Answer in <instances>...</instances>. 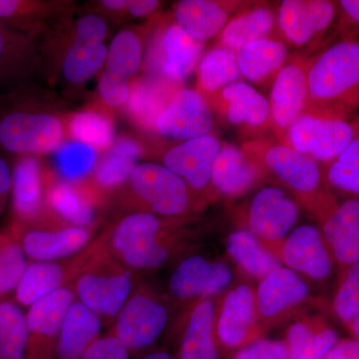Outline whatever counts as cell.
I'll list each match as a JSON object with an SVG mask.
<instances>
[{
	"mask_svg": "<svg viewBox=\"0 0 359 359\" xmlns=\"http://www.w3.org/2000/svg\"><path fill=\"white\" fill-rule=\"evenodd\" d=\"M77 255L65 261L28 262L13 299L29 309L56 290L69 287L76 269Z\"/></svg>",
	"mask_w": 359,
	"mask_h": 359,
	"instance_id": "27",
	"label": "cell"
},
{
	"mask_svg": "<svg viewBox=\"0 0 359 359\" xmlns=\"http://www.w3.org/2000/svg\"><path fill=\"white\" fill-rule=\"evenodd\" d=\"M318 228L334 257L337 275L359 262V201L344 199Z\"/></svg>",
	"mask_w": 359,
	"mask_h": 359,
	"instance_id": "24",
	"label": "cell"
},
{
	"mask_svg": "<svg viewBox=\"0 0 359 359\" xmlns=\"http://www.w3.org/2000/svg\"><path fill=\"white\" fill-rule=\"evenodd\" d=\"M214 113L205 97L197 90L177 89L155 124L161 136L178 141L212 135Z\"/></svg>",
	"mask_w": 359,
	"mask_h": 359,
	"instance_id": "18",
	"label": "cell"
},
{
	"mask_svg": "<svg viewBox=\"0 0 359 359\" xmlns=\"http://www.w3.org/2000/svg\"><path fill=\"white\" fill-rule=\"evenodd\" d=\"M278 30L276 11L268 4L249 2L219 33L218 45L238 52L257 40L273 36Z\"/></svg>",
	"mask_w": 359,
	"mask_h": 359,
	"instance_id": "29",
	"label": "cell"
},
{
	"mask_svg": "<svg viewBox=\"0 0 359 359\" xmlns=\"http://www.w3.org/2000/svg\"><path fill=\"white\" fill-rule=\"evenodd\" d=\"M205 43L194 39L175 21L156 33L148 52L150 77L175 87L189 77L203 57Z\"/></svg>",
	"mask_w": 359,
	"mask_h": 359,
	"instance_id": "11",
	"label": "cell"
},
{
	"mask_svg": "<svg viewBox=\"0 0 359 359\" xmlns=\"http://www.w3.org/2000/svg\"><path fill=\"white\" fill-rule=\"evenodd\" d=\"M71 136L95 150L110 148L114 143V125L109 117L96 111H83L72 116Z\"/></svg>",
	"mask_w": 359,
	"mask_h": 359,
	"instance_id": "44",
	"label": "cell"
},
{
	"mask_svg": "<svg viewBox=\"0 0 359 359\" xmlns=\"http://www.w3.org/2000/svg\"><path fill=\"white\" fill-rule=\"evenodd\" d=\"M131 87L128 80L104 70L99 80V93L104 102L110 107H119L128 101Z\"/></svg>",
	"mask_w": 359,
	"mask_h": 359,
	"instance_id": "47",
	"label": "cell"
},
{
	"mask_svg": "<svg viewBox=\"0 0 359 359\" xmlns=\"http://www.w3.org/2000/svg\"><path fill=\"white\" fill-rule=\"evenodd\" d=\"M107 33L105 20L95 14L85 15L77 23L74 40L90 43H103Z\"/></svg>",
	"mask_w": 359,
	"mask_h": 359,
	"instance_id": "49",
	"label": "cell"
},
{
	"mask_svg": "<svg viewBox=\"0 0 359 359\" xmlns=\"http://www.w3.org/2000/svg\"><path fill=\"white\" fill-rule=\"evenodd\" d=\"M355 135L334 161L323 167L325 182L337 198L359 201V116L354 119Z\"/></svg>",
	"mask_w": 359,
	"mask_h": 359,
	"instance_id": "38",
	"label": "cell"
},
{
	"mask_svg": "<svg viewBox=\"0 0 359 359\" xmlns=\"http://www.w3.org/2000/svg\"><path fill=\"white\" fill-rule=\"evenodd\" d=\"M268 332L257 313L255 285H231L218 297L215 308V335L219 353H235Z\"/></svg>",
	"mask_w": 359,
	"mask_h": 359,
	"instance_id": "6",
	"label": "cell"
},
{
	"mask_svg": "<svg viewBox=\"0 0 359 359\" xmlns=\"http://www.w3.org/2000/svg\"><path fill=\"white\" fill-rule=\"evenodd\" d=\"M158 6H159V1L156 0H133V1H129L127 9L135 18H143L155 11Z\"/></svg>",
	"mask_w": 359,
	"mask_h": 359,
	"instance_id": "53",
	"label": "cell"
},
{
	"mask_svg": "<svg viewBox=\"0 0 359 359\" xmlns=\"http://www.w3.org/2000/svg\"><path fill=\"white\" fill-rule=\"evenodd\" d=\"M126 346L114 335H101L87 349L81 359H131Z\"/></svg>",
	"mask_w": 359,
	"mask_h": 359,
	"instance_id": "48",
	"label": "cell"
},
{
	"mask_svg": "<svg viewBox=\"0 0 359 359\" xmlns=\"http://www.w3.org/2000/svg\"><path fill=\"white\" fill-rule=\"evenodd\" d=\"M190 219V218H189ZM189 219H164L146 212L127 215L100 238L111 256L132 273L152 271L193 245Z\"/></svg>",
	"mask_w": 359,
	"mask_h": 359,
	"instance_id": "1",
	"label": "cell"
},
{
	"mask_svg": "<svg viewBox=\"0 0 359 359\" xmlns=\"http://www.w3.org/2000/svg\"><path fill=\"white\" fill-rule=\"evenodd\" d=\"M255 297L257 313L266 330L287 320L311 299L306 280L283 266L257 282Z\"/></svg>",
	"mask_w": 359,
	"mask_h": 359,
	"instance_id": "15",
	"label": "cell"
},
{
	"mask_svg": "<svg viewBox=\"0 0 359 359\" xmlns=\"http://www.w3.org/2000/svg\"><path fill=\"white\" fill-rule=\"evenodd\" d=\"M62 123L55 116L13 106L0 114V147L20 156L55 152L62 144Z\"/></svg>",
	"mask_w": 359,
	"mask_h": 359,
	"instance_id": "9",
	"label": "cell"
},
{
	"mask_svg": "<svg viewBox=\"0 0 359 359\" xmlns=\"http://www.w3.org/2000/svg\"><path fill=\"white\" fill-rule=\"evenodd\" d=\"M143 154L139 142L129 137L114 141L107 154L97 164L94 175L100 188L112 190L129 181L137 167V160Z\"/></svg>",
	"mask_w": 359,
	"mask_h": 359,
	"instance_id": "35",
	"label": "cell"
},
{
	"mask_svg": "<svg viewBox=\"0 0 359 359\" xmlns=\"http://www.w3.org/2000/svg\"><path fill=\"white\" fill-rule=\"evenodd\" d=\"M197 91L209 98L219 90L240 80L237 52L217 45L205 52L197 66Z\"/></svg>",
	"mask_w": 359,
	"mask_h": 359,
	"instance_id": "36",
	"label": "cell"
},
{
	"mask_svg": "<svg viewBox=\"0 0 359 359\" xmlns=\"http://www.w3.org/2000/svg\"><path fill=\"white\" fill-rule=\"evenodd\" d=\"M97 166V150L78 141L61 144L54 153V167L61 181L78 184Z\"/></svg>",
	"mask_w": 359,
	"mask_h": 359,
	"instance_id": "41",
	"label": "cell"
},
{
	"mask_svg": "<svg viewBox=\"0 0 359 359\" xmlns=\"http://www.w3.org/2000/svg\"><path fill=\"white\" fill-rule=\"evenodd\" d=\"M221 147L222 142L214 134L181 142L165 153L163 165L185 181L198 195L205 193L207 197H214L212 168Z\"/></svg>",
	"mask_w": 359,
	"mask_h": 359,
	"instance_id": "21",
	"label": "cell"
},
{
	"mask_svg": "<svg viewBox=\"0 0 359 359\" xmlns=\"http://www.w3.org/2000/svg\"><path fill=\"white\" fill-rule=\"evenodd\" d=\"M128 183L140 212L160 218L189 219L203 205L199 195L163 164L137 165Z\"/></svg>",
	"mask_w": 359,
	"mask_h": 359,
	"instance_id": "5",
	"label": "cell"
},
{
	"mask_svg": "<svg viewBox=\"0 0 359 359\" xmlns=\"http://www.w3.org/2000/svg\"><path fill=\"white\" fill-rule=\"evenodd\" d=\"M337 8L334 25L339 37L359 32V0H340Z\"/></svg>",
	"mask_w": 359,
	"mask_h": 359,
	"instance_id": "50",
	"label": "cell"
},
{
	"mask_svg": "<svg viewBox=\"0 0 359 359\" xmlns=\"http://www.w3.org/2000/svg\"><path fill=\"white\" fill-rule=\"evenodd\" d=\"M311 58L294 54L271 84L269 96L271 130L282 141L290 127L309 107V67Z\"/></svg>",
	"mask_w": 359,
	"mask_h": 359,
	"instance_id": "13",
	"label": "cell"
},
{
	"mask_svg": "<svg viewBox=\"0 0 359 359\" xmlns=\"http://www.w3.org/2000/svg\"><path fill=\"white\" fill-rule=\"evenodd\" d=\"M45 205L68 226L90 228L95 223V205L76 184L60 180L45 186Z\"/></svg>",
	"mask_w": 359,
	"mask_h": 359,
	"instance_id": "34",
	"label": "cell"
},
{
	"mask_svg": "<svg viewBox=\"0 0 359 359\" xmlns=\"http://www.w3.org/2000/svg\"><path fill=\"white\" fill-rule=\"evenodd\" d=\"M128 0H104L102 6L112 11H122L128 7Z\"/></svg>",
	"mask_w": 359,
	"mask_h": 359,
	"instance_id": "54",
	"label": "cell"
},
{
	"mask_svg": "<svg viewBox=\"0 0 359 359\" xmlns=\"http://www.w3.org/2000/svg\"><path fill=\"white\" fill-rule=\"evenodd\" d=\"M337 11V1L283 0L276 11L278 32L297 48L316 43L334 25Z\"/></svg>",
	"mask_w": 359,
	"mask_h": 359,
	"instance_id": "16",
	"label": "cell"
},
{
	"mask_svg": "<svg viewBox=\"0 0 359 359\" xmlns=\"http://www.w3.org/2000/svg\"><path fill=\"white\" fill-rule=\"evenodd\" d=\"M323 359H359V339H339Z\"/></svg>",
	"mask_w": 359,
	"mask_h": 359,
	"instance_id": "51",
	"label": "cell"
},
{
	"mask_svg": "<svg viewBox=\"0 0 359 359\" xmlns=\"http://www.w3.org/2000/svg\"><path fill=\"white\" fill-rule=\"evenodd\" d=\"M26 313L13 299L0 302V359H25Z\"/></svg>",
	"mask_w": 359,
	"mask_h": 359,
	"instance_id": "39",
	"label": "cell"
},
{
	"mask_svg": "<svg viewBox=\"0 0 359 359\" xmlns=\"http://www.w3.org/2000/svg\"><path fill=\"white\" fill-rule=\"evenodd\" d=\"M233 280V269L226 262L190 255L184 257L172 271L168 290L174 301L190 304L219 297L231 287Z\"/></svg>",
	"mask_w": 359,
	"mask_h": 359,
	"instance_id": "14",
	"label": "cell"
},
{
	"mask_svg": "<svg viewBox=\"0 0 359 359\" xmlns=\"http://www.w3.org/2000/svg\"><path fill=\"white\" fill-rule=\"evenodd\" d=\"M332 311L346 328L359 316V262L337 275Z\"/></svg>",
	"mask_w": 359,
	"mask_h": 359,
	"instance_id": "45",
	"label": "cell"
},
{
	"mask_svg": "<svg viewBox=\"0 0 359 359\" xmlns=\"http://www.w3.org/2000/svg\"><path fill=\"white\" fill-rule=\"evenodd\" d=\"M168 302L147 285H136L114 320L110 334L129 353H143L164 334L170 320Z\"/></svg>",
	"mask_w": 359,
	"mask_h": 359,
	"instance_id": "7",
	"label": "cell"
},
{
	"mask_svg": "<svg viewBox=\"0 0 359 359\" xmlns=\"http://www.w3.org/2000/svg\"><path fill=\"white\" fill-rule=\"evenodd\" d=\"M306 110L359 116V32L344 35L311 58Z\"/></svg>",
	"mask_w": 359,
	"mask_h": 359,
	"instance_id": "3",
	"label": "cell"
},
{
	"mask_svg": "<svg viewBox=\"0 0 359 359\" xmlns=\"http://www.w3.org/2000/svg\"><path fill=\"white\" fill-rule=\"evenodd\" d=\"M205 100L222 121L256 138L271 129L268 99L247 82H233Z\"/></svg>",
	"mask_w": 359,
	"mask_h": 359,
	"instance_id": "17",
	"label": "cell"
},
{
	"mask_svg": "<svg viewBox=\"0 0 359 359\" xmlns=\"http://www.w3.org/2000/svg\"><path fill=\"white\" fill-rule=\"evenodd\" d=\"M69 287L76 301L98 316L102 323H114L136 285L134 273L111 256L99 238L78 254Z\"/></svg>",
	"mask_w": 359,
	"mask_h": 359,
	"instance_id": "4",
	"label": "cell"
},
{
	"mask_svg": "<svg viewBox=\"0 0 359 359\" xmlns=\"http://www.w3.org/2000/svg\"><path fill=\"white\" fill-rule=\"evenodd\" d=\"M354 119L306 110L280 142L325 167L353 140L355 135Z\"/></svg>",
	"mask_w": 359,
	"mask_h": 359,
	"instance_id": "8",
	"label": "cell"
},
{
	"mask_svg": "<svg viewBox=\"0 0 359 359\" xmlns=\"http://www.w3.org/2000/svg\"><path fill=\"white\" fill-rule=\"evenodd\" d=\"M180 87L149 77L131 87L127 108L137 123L147 129H155L156 121Z\"/></svg>",
	"mask_w": 359,
	"mask_h": 359,
	"instance_id": "37",
	"label": "cell"
},
{
	"mask_svg": "<svg viewBox=\"0 0 359 359\" xmlns=\"http://www.w3.org/2000/svg\"><path fill=\"white\" fill-rule=\"evenodd\" d=\"M266 248L283 266L313 282H327L337 271L334 257L318 224L297 226L280 243Z\"/></svg>",
	"mask_w": 359,
	"mask_h": 359,
	"instance_id": "12",
	"label": "cell"
},
{
	"mask_svg": "<svg viewBox=\"0 0 359 359\" xmlns=\"http://www.w3.org/2000/svg\"><path fill=\"white\" fill-rule=\"evenodd\" d=\"M28 262H58L76 256L92 243L90 228L65 226H11Z\"/></svg>",
	"mask_w": 359,
	"mask_h": 359,
	"instance_id": "20",
	"label": "cell"
},
{
	"mask_svg": "<svg viewBox=\"0 0 359 359\" xmlns=\"http://www.w3.org/2000/svg\"><path fill=\"white\" fill-rule=\"evenodd\" d=\"M242 149L261 167L266 180L290 193L318 226L339 204L325 182L323 167L275 137H257L245 142Z\"/></svg>",
	"mask_w": 359,
	"mask_h": 359,
	"instance_id": "2",
	"label": "cell"
},
{
	"mask_svg": "<svg viewBox=\"0 0 359 359\" xmlns=\"http://www.w3.org/2000/svg\"><path fill=\"white\" fill-rule=\"evenodd\" d=\"M231 359H289L283 340L259 339L236 351Z\"/></svg>",
	"mask_w": 359,
	"mask_h": 359,
	"instance_id": "46",
	"label": "cell"
},
{
	"mask_svg": "<svg viewBox=\"0 0 359 359\" xmlns=\"http://www.w3.org/2000/svg\"><path fill=\"white\" fill-rule=\"evenodd\" d=\"M339 335L320 316H304L285 334L289 359H323L339 341Z\"/></svg>",
	"mask_w": 359,
	"mask_h": 359,
	"instance_id": "30",
	"label": "cell"
},
{
	"mask_svg": "<svg viewBox=\"0 0 359 359\" xmlns=\"http://www.w3.org/2000/svg\"><path fill=\"white\" fill-rule=\"evenodd\" d=\"M214 299H200L188 304L180 327L176 359H219L215 335Z\"/></svg>",
	"mask_w": 359,
	"mask_h": 359,
	"instance_id": "25",
	"label": "cell"
},
{
	"mask_svg": "<svg viewBox=\"0 0 359 359\" xmlns=\"http://www.w3.org/2000/svg\"><path fill=\"white\" fill-rule=\"evenodd\" d=\"M261 167L243 150L233 144L222 143L212 164L211 189L215 197L238 199L266 181Z\"/></svg>",
	"mask_w": 359,
	"mask_h": 359,
	"instance_id": "22",
	"label": "cell"
},
{
	"mask_svg": "<svg viewBox=\"0 0 359 359\" xmlns=\"http://www.w3.org/2000/svg\"><path fill=\"white\" fill-rule=\"evenodd\" d=\"M45 184L41 166L35 156H21L13 171V210L18 226H42L44 221Z\"/></svg>",
	"mask_w": 359,
	"mask_h": 359,
	"instance_id": "23",
	"label": "cell"
},
{
	"mask_svg": "<svg viewBox=\"0 0 359 359\" xmlns=\"http://www.w3.org/2000/svg\"><path fill=\"white\" fill-rule=\"evenodd\" d=\"M301 205L285 189L276 185L257 190L245 208L240 223L264 245L280 243L299 222Z\"/></svg>",
	"mask_w": 359,
	"mask_h": 359,
	"instance_id": "10",
	"label": "cell"
},
{
	"mask_svg": "<svg viewBox=\"0 0 359 359\" xmlns=\"http://www.w3.org/2000/svg\"><path fill=\"white\" fill-rule=\"evenodd\" d=\"M13 189V171L4 158L0 157V215L6 208Z\"/></svg>",
	"mask_w": 359,
	"mask_h": 359,
	"instance_id": "52",
	"label": "cell"
},
{
	"mask_svg": "<svg viewBox=\"0 0 359 359\" xmlns=\"http://www.w3.org/2000/svg\"><path fill=\"white\" fill-rule=\"evenodd\" d=\"M143 61V47L136 33L132 30H121L116 34L106 59L105 70L125 80L140 69Z\"/></svg>",
	"mask_w": 359,
	"mask_h": 359,
	"instance_id": "43",
	"label": "cell"
},
{
	"mask_svg": "<svg viewBox=\"0 0 359 359\" xmlns=\"http://www.w3.org/2000/svg\"><path fill=\"white\" fill-rule=\"evenodd\" d=\"M27 264L20 238L13 229L0 231V302L13 295Z\"/></svg>",
	"mask_w": 359,
	"mask_h": 359,
	"instance_id": "42",
	"label": "cell"
},
{
	"mask_svg": "<svg viewBox=\"0 0 359 359\" xmlns=\"http://www.w3.org/2000/svg\"><path fill=\"white\" fill-rule=\"evenodd\" d=\"M347 330L353 335V339H359V316L347 327Z\"/></svg>",
	"mask_w": 359,
	"mask_h": 359,
	"instance_id": "56",
	"label": "cell"
},
{
	"mask_svg": "<svg viewBox=\"0 0 359 359\" xmlns=\"http://www.w3.org/2000/svg\"><path fill=\"white\" fill-rule=\"evenodd\" d=\"M226 250L241 273L257 282L282 266L263 243L245 229L240 228L229 233Z\"/></svg>",
	"mask_w": 359,
	"mask_h": 359,
	"instance_id": "33",
	"label": "cell"
},
{
	"mask_svg": "<svg viewBox=\"0 0 359 359\" xmlns=\"http://www.w3.org/2000/svg\"><path fill=\"white\" fill-rule=\"evenodd\" d=\"M249 2L182 0L175 6V20L194 39L203 42L219 36L229 21Z\"/></svg>",
	"mask_w": 359,
	"mask_h": 359,
	"instance_id": "26",
	"label": "cell"
},
{
	"mask_svg": "<svg viewBox=\"0 0 359 359\" xmlns=\"http://www.w3.org/2000/svg\"><path fill=\"white\" fill-rule=\"evenodd\" d=\"M289 58L287 43L276 36L257 40L237 52L241 76L259 86L273 84Z\"/></svg>",
	"mask_w": 359,
	"mask_h": 359,
	"instance_id": "28",
	"label": "cell"
},
{
	"mask_svg": "<svg viewBox=\"0 0 359 359\" xmlns=\"http://www.w3.org/2000/svg\"><path fill=\"white\" fill-rule=\"evenodd\" d=\"M139 359H176L166 351H150L143 354Z\"/></svg>",
	"mask_w": 359,
	"mask_h": 359,
	"instance_id": "55",
	"label": "cell"
},
{
	"mask_svg": "<svg viewBox=\"0 0 359 359\" xmlns=\"http://www.w3.org/2000/svg\"><path fill=\"white\" fill-rule=\"evenodd\" d=\"M35 65L36 56L32 39L0 20V89L15 86L25 80Z\"/></svg>",
	"mask_w": 359,
	"mask_h": 359,
	"instance_id": "32",
	"label": "cell"
},
{
	"mask_svg": "<svg viewBox=\"0 0 359 359\" xmlns=\"http://www.w3.org/2000/svg\"><path fill=\"white\" fill-rule=\"evenodd\" d=\"M76 295L65 287L47 295L26 311L27 346L25 359H50L56 340Z\"/></svg>",
	"mask_w": 359,
	"mask_h": 359,
	"instance_id": "19",
	"label": "cell"
},
{
	"mask_svg": "<svg viewBox=\"0 0 359 359\" xmlns=\"http://www.w3.org/2000/svg\"><path fill=\"white\" fill-rule=\"evenodd\" d=\"M102 327L98 316L75 302L66 316L50 359H81L101 337Z\"/></svg>",
	"mask_w": 359,
	"mask_h": 359,
	"instance_id": "31",
	"label": "cell"
},
{
	"mask_svg": "<svg viewBox=\"0 0 359 359\" xmlns=\"http://www.w3.org/2000/svg\"><path fill=\"white\" fill-rule=\"evenodd\" d=\"M108 48L103 43L74 40L63 59V75L68 82L82 84L100 71L106 63Z\"/></svg>",
	"mask_w": 359,
	"mask_h": 359,
	"instance_id": "40",
	"label": "cell"
}]
</instances>
